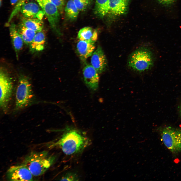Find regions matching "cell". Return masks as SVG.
<instances>
[{
    "label": "cell",
    "instance_id": "6da1fadb",
    "mask_svg": "<svg viewBox=\"0 0 181 181\" xmlns=\"http://www.w3.org/2000/svg\"><path fill=\"white\" fill-rule=\"evenodd\" d=\"M62 131L61 134L52 145L60 149L65 155L79 154L90 144V140L85 132L70 127Z\"/></svg>",
    "mask_w": 181,
    "mask_h": 181
},
{
    "label": "cell",
    "instance_id": "7a4b0ae2",
    "mask_svg": "<svg viewBox=\"0 0 181 181\" xmlns=\"http://www.w3.org/2000/svg\"><path fill=\"white\" fill-rule=\"evenodd\" d=\"M55 159V156L49 155L47 151H33L25 157L22 164L28 168L33 176H38L49 169Z\"/></svg>",
    "mask_w": 181,
    "mask_h": 181
},
{
    "label": "cell",
    "instance_id": "3957f363",
    "mask_svg": "<svg viewBox=\"0 0 181 181\" xmlns=\"http://www.w3.org/2000/svg\"><path fill=\"white\" fill-rule=\"evenodd\" d=\"M154 57L152 51L148 48L141 47L133 51L129 56L127 65L131 70L138 73L150 70L154 64Z\"/></svg>",
    "mask_w": 181,
    "mask_h": 181
},
{
    "label": "cell",
    "instance_id": "277c9868",
    "mask_svg": "<svg viewBox=\"0 0 181 181\" xmlns=\"http://www.w3.org/2000/svg\"><path fill=\"white\" fill-rule=\"evenodd\" d=\"M15 97L16 111L26 107L32 102L34 95L31 85L28 78L24 75L19 77Z\"/></svg>",
    "mask_w": 181,
    "mask_h": 181
},
{
    "label": "cell",
    "instance_id": "5b68a950",
    "mask_svg": "<svg viewBox=\"0 0 181 181\" xmlns=\"http://www.w3.org/2000/svg\"><path fill=\"white\" fill-rule=\"evenodd\" d=\"M161 135L163 143L171 152H181V128L165 127L161 130Z\"/></svg>",
    "mask_w": 181,
    "mask_h": 181
},
{
    "label": "cell",
    "instance_id": "8992f818",
    "mask_svg": "<svg viewBox=\"0 0 181 181\" xmlns=\"http://www.w3.org/2000/svg\"><path fill=\"white\" fill-rule=\"evenodd\" d=\"M43 11L53 31L61 35L59 27L60 12L56 6L50 0H35Z\"/></svg>",
    "mask_w": 181,
    "mask_h": 181
},
{
    "label": "cell",
    "instance_id": "52a82bcc",
    "mask_svg": "<svg viewBox=\"0 0 181 181\" xmlns=\"http://www.w3.org/2000/svg\"><path fill=\"white\" fill-rule=\"evenodd\" d=\"M0 106L4 112L7 111L12 97L13 86L12 80L8 73L1 68L0 72Z\"/></svg>",
    "mask_w": 181,
    "mask_h": 181
},
{
    "label": "cell",
    "instance_id": "ba28073f",
    "mask_svg": "<svg viewBox=\"0 0 181 181\" xmlns=\"http://www.w3.org/2000/svg\"><path fill=\"white\" fill-rule=\"evenodd\" d=\"M33 176L28 168L23 164L10 167L6 173L7 179L10 181H32Z\"/></svg>",
    "mask_w": 181,
    "mask_h": 181
},
{
    "label": "cell",
    "instance_id": "9c48e42d",
    "mask_svg": "<svg viewBox=\"0 0 181 181\" xmlns=\"http://www.w3.org/2000/svg\"><path fill=\"white\" fill-rule=\"evenodd\" d=\"M82 71L84 81L87 86L93 90H96L98 86L99 73L91 65H86Z\"/></svg>",
    "mask_w": 181,
    "mask_h": 181
},
{
    "label": "cell",
    "instance_id": "30bf717a",
    "mask_svg": "<svg viewBox=\"0 0 181 181\" xmlns=\"http://www.w3.org/2000/svg\"><path fill=\"white\" fill-rule=\"evenodd\" d=\"M91 64L99 74L104 71L107 68V59L102 48L99 46L92 55Z\"/></svg>",
    "mask_w": 181,
    "mask_h": 181
},
{
    "label": "cell",
    "instance_id": "8fae6325",
    "mask_svg": "<svg viewBox=\"0 0 181 181\" xmlns=\"http://www.w3.org/2000/svg\"><path fill=\"white\" fill-rule=\"evenodd\" d=\"M20 11L24 18H37L42 20L44 13L39 6L33 2L24 3Z\"/></svg>",
    "mask_w": 181,
    "mask_h": 181
},
{
    "label": "cell",
    "instance_id": "7c38bea8",
    "mask_svg": "<svg viewBox=\"0 0 181 181\" xmlns=\"http://www.w3.org/2000/svg\"><path fill=\"white\" fill-rule=\"evenodd\" d=\"M95 48V42L80 40H79L76 46L79 57L83 61L92 55Z\"/></svg>",
    "mask_w": 181,
    "mask_h": 181
},
{
    "label": "cell",
    "instance_id": "4fadbf2b",
    "mask_svg": "<svg viewBox=\"0 0 181 181\" xmlns=\"http://www.w3.org/2000/svg\"><path fill=\"white\" fill-rule=\"evenodd\" d=\"M129 0H109V13L116 16L125 14L127 12Z\"/></svg>",
    "mask_w": 181,
    "mask_h": 181
},
{
    "label": "cell",
    "instance_id": "5bb4252c",
    "mask_svg": "<svg viewBox=\"0 0 181 181\" xmlns=\"http://www.w3.org/2000/svg\"><path fill=\"white\" fill-rule=\"evenodd\" d=\"M16 25L12 23L10 25L9 30L12 43L17 57L20 51L22 49L24 42Z\"/></svg>",
    "mask_w": 181,
    "mask_h": 181
},
{
    "label": "cell",
    "instance_id": "9a60e30c",
    "mask_svg": "<svg viewBox=\"0 0 181 181\" xmlns=\"http://www.w3.org/2000/svg\"><path fill=\"white\" fill-rule=\"evenodd\" d=\"M77 37L79 40L95 43L98 39V32L97 30L90 27H85L79 30Z\"/></svg>",
    "mask_w": 181,
    "mask_h": 181
},
{
    "label": "cell",
    "instance_id": "2e32d148",
    "mask_svg": "<svg viewBox=\"0 0 181 181\" xmlns=\"http://www.w3.org/2000/svg\"><path fill=\"white\" fill-rule=\"evenodd\" d=\"M46 35L42 30L37 32L32 41L30 45V51L32 52L42 51L44 48Z\"/></svg>",
    "mask_w": 181,
    "mask_h": 181
},
{
    "label": "cell",
    "instance_id": "e0dca14e",
    "mask_svg": "<svg viewBox=\"0 0 181 181\" xmlns=\"http://www.w3.org/2000/svg\"><path fill=\"white\" fill-rule=\"evenodd\" d=\"M20 24L36 32L42 31L43 27L42 20L37 18H24Z\"/></svg>",
    "mask_w": 181,
    "mask_h": 181
},
{
    "label": "cell",
    "instance_id": "ac0fdd59",
    "mask_svg": "<svg viewBox=\"0 0 181 181\" xmlns=\"http://www.w3.org/2000/svg\"><path fill=\"white\" fill-rule=\"evenodd\" d=\"M109 0H96L94 9L95 14L102 18L108 13Z\"/></svg>",
    "mask_w": 181,
    "mask_h": 181
},
{
    "label": "cell",
    "instance_id": "d6986e66",
    "mask_svg": "<svg viewBox=\"0 0 181 181\" xmlns=\"http://www.w3.org/2000/svg\"><path fill=\"white\" fill-rule=\"evenodd\" d=\"M18 30L24 42L26 44L30 45L36 33L20 24Z\"/></svg>",
    "mask_w": 181,
    "mask_h": 181
},
{
    "label": "cell",
    "instance_id": "ffe728a7",
    "mask_svg": "<svg viewBox=\"0 0 181 181\" xmlns=\"http://www.w3.org/2000/svg\"><path fill=\"white\" fill-rule=\"evenodd\" d=\"M65 11L67 18L72 20L76 19L79 11L73 0H69L67 2L65 7Z\"/></svg>",
    "mask_w": 181,
    "mask_h": 181
},
{
    "label": "cell",
    "instance_id": "44dd1931",
    "mask_svg": "<svg viewBox=\"0 0 181 181\" xmlns=\"http://www.w3.org/2000/svg\"><path fill=\"white\" fill-rule=\"evenodd\" d=\"M79 11L86 10L92 4L93 0H73Z\"/></svg>",
    "mask_w": 181,
    "mask_h": 181
},
{
    "label": "cell",
    "instance_id": "7402d4cb",
    "mask_svg": "<svg viewBox=\"0 0 181 181\" xmlns=\"http://www.w3.org/2000/svg\"><path fill=\"white\" fill-rule=\"evenodd\" d=\"M78 177L77 174L72 172L66 173L61 178V180L76 181L78 180Z\"/></svg>",
    "mask_w": 181,
    "mask_h": 181
},
{
    "label": "cell",
    "instance_id": "603a6c76",
    "mask_svg": "<svg viewBox=\"0 0 181 181\" xmlns=\"http://www.w3.org/2000/svg\"><path fill=\"white\" fill-rule=\"evenodd\" d=\"M177 0H156L160 5L165 7H169L172 5Z\"/></svg>",
    "mask_w": 181,
    "mask_h": 181
},
{
    "label": "cell",
    "instance_id": "cb8c5ba5",
    "mask_svg": "<svg viewBox=\"0 0 181 181\" xmlns=\"http://www.w3.org/2000/svg\"><path fill=\"white\" fill-rule=\"evenodd\" d=\"M57 7L60 12L63 11L65 5V0H50Z\"/></svg>",
    "mask_w": 181,
    "mask_h": 181
},
{
    "label": "cell",
    "instance_id": "d4e9b609",
    "mask_svg": "<svg viewBox=\"0 0 181 181\" xmlns=\"http://www.w3.org/2000/svg\"><path fill=\"white\" fill-rule=\"evenodd\" d=\"M18 0H10L11 4L12 5L15 4L17 2Z\"/></svg>",
    "mask_w": 181,
    "mask_h": 181
},
{
    "label": "cell",
    "instance_id": "484cf974",
    "mask_svg": "<svg viewBox=\"0 0 181 181\" xmlns=\"http://www.w3.org/2000/svg\"><path fill=\"white\" fill-rule=\"evenodd\" d=\"M180 115H181V105H180Z\"/></svg>",
    "mask_w": 181,
    "mask_h": 181
},
{
    "label": "cell",
    "instance_id": "4316f807",
    "mask_svg": "<svg viewBox=\"0 0 181 181\" xmlns=\"http://www.w3.org/2000/svg\"><path fill=\"white\" fill-rule=\"evenodd\" d=\"M1 0H0V1H1Z\"/></svg>",
    "mask_w": 181,
    "mask_h": 181
}]
</instances>
